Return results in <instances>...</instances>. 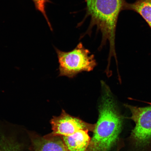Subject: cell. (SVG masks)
<instances>
[{
	"instance_id": "ba28073f",
	"label": "cell",
	"mask_w": 151,
	"mask_h": 151,
	"mask_svg": "<svg viewBox=\"0 0 151 151\" xmlns=\"http://www.w3.org/2000/svg\"><path fill=\"white\" fill-rule=\"evenodd\" d=\"M88 131L80 130L73 134L61 137L68 151H87L91 141Z\"/></svg>"
},
{
	"instance_id": "8992f818",
	"label": "cell",
	"mask_w": 151,
	"mask_h": 151,
	"mask_svg": "<svg viewBox=\"0 0 151 151\" xmlns=\"http://www.w3.org/2000/svg\"><path fill=\"white\" fill-rule=\"evenodd\" d=\"M32 151H68L60 136L50 134L42 137L33 132H27Z\"/></svg>"
},
{
	"instance_id": "5b68a950",
	"label": "cell",
	"mask_w": 151,
	"mask_h": 151,
	"mask_svg": "<svg viewBox=\"0 0 151 151\" xmlns=\"http://www.w3.org/2000/svg\"><path fill=\"white\" fill-rule=\"evenodd\" d=\"M50 124L52 132L50 134L54 136H68L80 130L93 132L95 126V124L88 123L72 116L63 109L59 116L53 117Z\"/></svg>"
},
{
	"instance_id": "6da1fadb",
	"label": "cell",
	"mask_w": 151,
	"mask_h": 151,
	"mask_svg": "<svg viewBox=\"0 0 151 151\" xmlns=\"http://www.w3.org/2000/svg\"><path fill=\"white\" fill-rule=\"evenodd\" d=\"M99 116L87 151H109L118 141L123 117L110 88L101 81Z\"/></svg>"
},
{
	"instance_id": "3957f363",
	"label": "cell",
	"mask_w": 151,
	"mask_h": 151,
	"mask_svg": "<svg viewBox=\"0 0 151 151\" xmlns=\"http://www.w3.org/2000/svg\"><path fill=\"white\" fill-rule=\"evenodd\" d=\"M59 67L58 76L75 78L83 72H89L97 65L95 56L80 42L70 51H62L55 47Z\"/></svg>"
},
{
	"instance_id": "9c48e42d",
	"label": "cell",
	"mask_w": 151,
	"mask_h": 151,
	"mask_svg": "<svg viewBox=\"0 0 151 151\" xmlns=\"http://www.w3.org/2000/svg\"><path fill=\"white\" fill-rule=\"evenodd\" d=\"M131 10L137 13L144 19L151 29V0H136L124 3L123 11Z\"/></svg>"
},
{
	"instance_id": "52a82bcc",
	"label": "cell",
	"mask_w": 151,
	"mask_h": 151,
	"mask_svg": "<svg viewBox=\"0 0 151 151\" xmlns=\"http://www.w3.org/2000/svg\"><path fill=\"white\" fill-rule=\"evenodd\" d=\"M14 132L0 131V151H32L27 144Z\"/></svg>"
},
{
	"instance_id": "8fae6325",
	"label": "cell",
	"mask_w": 151,
	"mask_h": 151,
	"mask_svg": "<svg viewBox=\"0 0 151 151\" xmlns=\"http://www.w3.org/2000/svg\"><path fill=\"white\" fill-rule=\"evenodd\" d=\"M118 146L116 149V151H119L122 147L123 146V142L122 141L119 142Z\"/></svg>"
},
{
	"instance_id": "30bf717a",
	"label": "cell",
	"mask_w": 151,
	"mask_h": 151,
	"mask_svg": "<svg viewBox=\"0 0 151 151\" xmlns=\"http://www.w3.org/2000/svg\"><path fill=\"white\" fill-rule=\"evenodd\" d=\"M35 4L36 9L42 14L46 19L50 29L52 31L51 24L47 16L46 8V5L47 3H51L50 0H32Z\"/></svg>"
},
{
	"instance_id": "277c9868",
	"label": "cell",
	"mask_w": 151,
	"mask_h": 151,
	"mask_svg": "<svg viewBox=\"0 0 151 151\" xmlns=\"http://www.w3.org/2000/svg\"><path fill=\"white\" fill-rule=\"evenodd\" d=\"M146 107L126 104L132 114L130 119L135 122L129 139L132 145L138 150H144L151 145V103Z\"/></svg>"
},
{
	"instance_id": "7a4b0ae2",
	"label": "cell",
	"mask_w": 151,
	"mask_h": 151,
	"mask_svg": "<svg viewBox=\"0 0 151 151\" xmlns=\"http://www.w3.org/2000/svg\"><path fill=\"white\" fill-rule=\"evenodd\" d=\"M86 6V13L83 22L90 17V24L86 33L81 37L90 35L94 26L97 31L102 34L101 45L98 50H101L106 45L109 43V50L107 65L110 66L111 58L114 57L116 64L118 62L116 54L115 40L117 24L119 15L123 11V7L125 0H85Z\"/></svg>"
}]
</instances>
